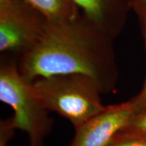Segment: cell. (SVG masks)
<instances>
[{
    "mask_svg": "<svg viewBox=\"0 0 146 146\" xmlns=\"http://www.w3.org/2000/svg\"><path fill=\"white\" fill-rule=\"evenodd\" d=\"M80 12L115 38L125 26L130 0H73Z\"/></svg>",
    "mask_w": 146,
    "mask_h": 146,
    "instance_id": "obj_6",
    "label": "cell"
},
{
    "mask_svg": "<svg viewBox=\"0 0 146 146\" xmlns=\"http://www.w3.org/2000/svg\"><path fill=\"white\" fill-rule=\"evenodd\" d=\"M141 28H142V33L145 39V51H146V21H141ZM131 102L136 108V111L146 109V76L145 82L143 84V87L141 90L136 94L135 97H133L131 99H130Z\"/></svg>",
    "mask_w": 146,
    "mask_h": 146,
    "instance_id": "obj_11",
    "label": "cell"
},
{
    "mask_svg": "<svg viewBox=\"0 0 146 146\" xmlns=\"http://www.w3.org/2000/svg\"><path fill=\"white\" fill-rule=\"evenodd\" d=\"M16 130L13 117H10L0 122V146H8Z\"/></svg>",
    "mask_w": 146,
    "mask_h": 146,
    "instance_id": "obj_9",
    "label": "cell"
},
{
    "mask_svg": "<svg viewBox=\"0 0 146 146\" xmlns=\"http://www.w3.org/2000/svg\"><path fill=\"white\" fill-rule=\"evenodd\" d=\"M136 111L130 100L106 106L75 128V135L68 146H106Z\"/></svg>",
    "mask_w": 146,
    "mask_h": 146,
    "instance_id": "obj_5",
    "label": "cell"
},
{
    "mask_svg": "<svg viewBox=\"0 0 146 146\" xmlns=\"http://www.w3.org/2000/svg\"><path fill=\"white\" fill-rule=\"evenodd\" d=\"M50 22L72 20L80 13L73 0H26Z\"/></svg>",
    "mask_w": 146,
    "mask_h": 146,
    "instance_id": "obj_7",
    "label": "cell"
},
{
    "mask_svg": "<svg viewBox=\"0 0 146 146\" xmlns=\"http://www.w3.org/2000/svg\"><path fill=\"white\" fill-rule=\"evenodd\" d=\"M106 146H146V141L118 132Z\"/></svg>",
    "mask_w": 146,
    "mask_h": 146,
    "instance_id": "obj_10",
    "label": "cell"
},
{
    "mask_svg": "<svg viewBox=\"0 0 146 146\" xmlns=\"http://www.w3.org/2000/svg\"><path fill=\"white\" fill-rule=\"evenodd\" d=\"M31 84L47 110L68 119L74 128L106 108L99 85L84 74H56L37 79Z\"/></svg>",
    "mask_w": 146,
    "mask_h": 146,
    "instance_id": "obj_2",
    "label": "cell"
},
{
    "mask_svg": "<svg viewBox=\"0 0 146 146\" xmlns=\"http://www.w3.org/2000/svg\"><path fill=\"white\" fill-rule=\"evenodd\" d=\"M49 21L26 0H0L1 57L19 60L44 35Z\"/></svg>",
    "mask_w": 146,
    "mask_h": 146,
    "instance_id": "obj_4",
    "label": "cell"
},
{
    "mask_svg": "<svg viewBox=\"0 0 146 146\" xmlns=\"http://www.w3.org/2000/svg\"><path fill=\"white\" fill-rule=\"evenodd\" d=\"M114 40L81 12L69 21H49L42 39L19 60L18 68L29 83L56 74L80 73L94 79L103 94L112 93L118 80Z\"/></svg>",
    "mask_w": 146,
    "mask_h": 146,
    "instance_id": "obj_1",
    "label": "cell"
},
{
    "mask_svg": "<svg viewBox=\"0 0 146 146\" xmlns=\"http://www.w3.org/2000/svg\"><path fill=\"white\" fill-rule=\"evenodd\" d=\"M131 10L136 13L140 22L146 21V0H130Z\"/></svg>",
    "mask_w": 146,
    "mask_h": 146,
    "instance_id": "obj_12",
    "label": "cell"
},
{
    "mask_svg": "<svg viewBox=\"0 0 146 146\" xmlns=\"http://www.w3.org/2000/svg\"><path fill=\"white\" fill-rule=\"evenodd\" d=\"M0 100L14 110L16 129L25 132L29 146H43L53 127L49 110L21 76L16 60L1 57Z\"/></svg>",
    "mask_w": 146,
    "mask_h": 146,
    "instance_id": "obj_3",
    "label": "cell"
},
{
    "mask_svg": "<svg viewBox=\"0 0 146 146\" xmlns=\"http://www.w3.org/2000/svg\"><path fill=\"white\" fill-rule=\"evenodd\" d=\"M119 132L146 141V109L136 111Z\"/></svg>",
    "mask_w": 146,
    "mask_h": 146,
    "instance_id": "obj_8",
    "label": "cell"
}]
</instances>
